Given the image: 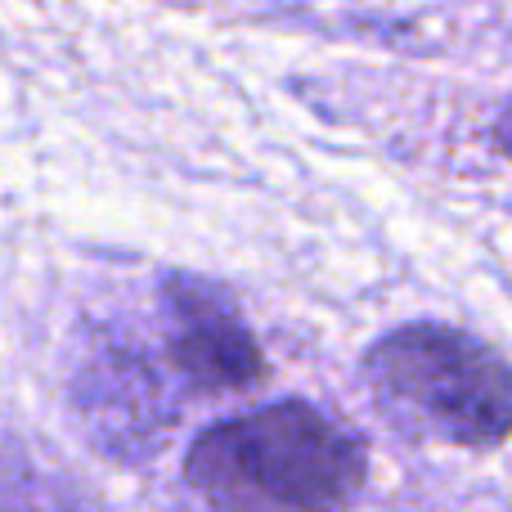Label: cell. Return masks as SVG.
Returning <instances> with one entry per match:
<instances>
[{
  "mask_svg": "<svg viewBox=\"0 0 512 512\" xmlns=\"http://www.w3.org/2000/svg\"><path fill=\"white\" fill-rule=\"evenodd\" d=\"M162 333L176 382L189 396H230L265 378V355L234 297L212 279L171 270L158 283Z\"/></svg>",
  "mask_w": 512,
  "mask_h": 512,
  "instance_id": "277c9868",
  "label": "cell"
},
{
  "mask_svg": "<svg viewBox=\"0 0 512 512\" xmlns=\"http://www.w3.org/2000/svg\"><path fill=\"white\" fill-rule=\"evenodd\" d=\"M369 477V450L310 400H279L207 427L185 481L212 512H342Z\"/></svg>",
  "mask_w": 512,
  "mask_h": 512,
  "instance_id": "6da1fadb",
  "label": "cell"
},
{
  "mask_svg": "<svg viewBox=\"0 0 512 512\" xmlns=\"http://www.w3.org/2000/svg\"><path fill=\"white\" fill-rule=\"evenodd\" d=\"M364 382L405 432L490 450L512 436V364L450 324H405L364 351Z\"/></svg>",
  "mask_w": 512,
  "mask_h": 512,
  "instance_id": "7a4b0ae2",
  "label": "cell"
},
{
  "mask_svg": "<svg viewBox=\"0 0 512 512\" xmlns=\"http://www.w3.org/2000/svg\"><path fill=\"white\" fill-rule=\"evenodd\" d=\"M176 391V373H162V364L135 337L117 333V328L81 337L68 396L72 414H77L81 432L95 441V450L122 463H140L153 450H162L171 423L180 418Z\"/></svg>",
  "mask_w": 512,
  "mask_h": 512,
  "instance_id": "3957f363",
  "label": "cell"
},
{
  "mask_svg": "<svg viewBox=\"0 0 512 512\" xmlns=\"http://www.w3.org/2000/svg\"><path fill=\"white\" fill-rule=\"evenodd\" d=\"M490 140H495L499 153H508V158H512V108H504V113H499V122H495V131H490Z\"/></svg>",
  "mask_w": 512,
  "mask_h": 512,
  "instance_id": "5b68a950",
  "label": "cell"
}]
</instances>
